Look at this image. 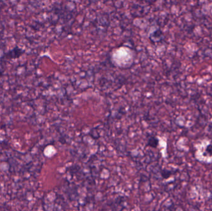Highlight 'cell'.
<instances>
[{"label": "cell", "mask_w": 212, "mask_h": 211, "mask_svg": "<svg viewBox=\"0 0 212 211\" xmlns=\"http://www.w3.org/2000/svg\"><path fill=\"white\" fill-rule=\"evenodd\" d=\"M205 152L210 156H212V144H209L207 146L205 149Z\"/></svg>", "instance_id": "1"}, {"label": "cell", "mask_w": 212, "mask_h": 211, "mask_svg": "<svg viewBox=\"0 0 212 211\" xmlns=\"http://www.w3.org/2000/svg\"><path fill=\"white\" fill-rule=\"evenodd\" d=\"M208 131L212 133V123H210L208 126Z\"/></svg>", "instance_id": "2"}]
</instances>
